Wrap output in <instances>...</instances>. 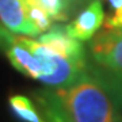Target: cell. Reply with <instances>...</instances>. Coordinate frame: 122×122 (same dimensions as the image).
I'll return each instance as SVG.
<instances>
[{"label":"cell","instance_id":"obj_1","mask_svg":"<svg viewBox=\"0 0 122 122\" xmlns=\"http://www.w3.org/2000/svg\"><path fill=\"white\" fill-rule=\"evenodd\" d=\"M33 99L52 122H122L113 96L88 71L68 86L37 90Z\"/></svg>","mask_w":122,"mask_h":122},{"label":"cell","instance_id":"obj_2","mask_svg":"<svg viewBox=\"0 0 122 122\" xmlns=\"http://www.w3.org/2000/svg\"><path fill=\"white\" fill-rule=\"evenodd\" d=\"M88 65L110 75H122V29H103L88 45Z\"/></svg>","mask_w":122,"mask_h":122},{"label":"cell","instance_id":"obj_3","mask_svg":"<svg viewBox=\"0 0 122 122\" xmlns=\"http://www.w3.org/2000/svg\"><path fill=\"white\" fill-rule=\"evenodd\" d=\"M0 50L19 72L31 79L41 80L44 68L30 49V38L25 35H15L12 31L0 25Z\"/></svg>","mask_w":122,"mask_h":122},{"label":"cell","instance_id":"obj_4","mask_svg":"<svg viewBox=\"0 0 122 122\" xmlns=\"http://www.w3.org/2000/svg\"><path fill=\"white\" fill-rule=\"evenodd\" d=\"M105 22V8L102 0H91L77 16L66 26H64L66 34L80 42L90 41L100 30Z\"/></svg>","mask_w":122,"mask_h":122},{"label":"cell","instance_id":"obj_5","mask_svg":"<svg viewBox=\"0 0 122 122\" xmlns=\"http://www.w3.org/2000/svg\"><path fill=\"white\" fill-rule=\"evenodd\" d=\"M0 20L5 29L19 35L38 37L39 31L29 20L25 0H0Z\"/></svg>","mask_w":122,"mask_h":122},{"label":"cell","instance_id":"obj_6","mask_svg":"<svg viewBox=\"0 0 122 122\" xmlns=\"http://www.w3.org/2000/svg\"><path fill=\"white\" fill-rule=\"evenodd\" d=\"M38 41L41 44L46 45L48 48H50L53 52L58 53L64 57L76 58V60L87 58V52L83 44L66 34L65 29L62 26H52L48 31L39 34Z\"/></svg>","mask_w":122,"mask_h":122},{"label":"cell","instance_id":"obj_7","mask_svg":"<svg viewBox=\"0 0 122 122\" xmlns=\"http://www.w3.org/2000/svg\"><path fill=\"white\" fill-rule=\"evenodd\" d=\"M8 105L15 117L22 122H52L33 98L15 94L10 96Z\"/></svg>","mask_w":122,"mask_h":122},{"label":"cell","instance_id":"obj_8","mask_svg":"<svg viewBox=\"0 0 122 122\" xmlns=\"http://www.w3.org/2000/svg\"><path fill=\"white\" fill-rule=\"evenodd\" d=\"M88 72L99 81L113 96L114 102L119 109H122V75H110L96 71L88 65Z\"/></svg>","mask_w":122,"mask_h":122},{"label":"cell","instance_id":"obj_9","mask_svg":"<svg viewBox=\"0 0 122 122\" xmlns=\"http://www.w3.org/2000/svg\"><path fill=\"white\" fill-rule=\"evenodd\" d=\"M25 5H26V12L29 20L39 31V34L48 31L53 26V20L50 19L48 12L41 7V4L37 0H25Z\"/></svg>","mask_w":122,"mask_h":122},{"label":"cell","instance_id":"obj_10","mask_svg":"<svg viewBox=\"0 0 122 122\" xmlns=\"http://www.w3.org/2000/svg\"><path fill=\"white\" fill-rule=\"evenodd\" d=\"M52 20L64 22L69 18V5L64 0H37Z\"/></svg>","mask_w":122,"mask_h":122},{"label":"cell","instance_id":"obj_11","mask_svg":"<svg viewBox=\"0 0 122 122\" xmlns=\"http://www.w3.org/2000/svg\"><path fill=\"white\" fill-rule=\"evenodd\" d=\"M107 7L103 29H122V0H103Z\"/></svg>","mask_w":122,"mask_h":122}]
</instances>
